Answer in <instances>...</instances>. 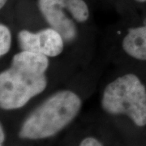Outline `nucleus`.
Segmentation results:
<instances>
[{
	"mask_svg": "<svg viewBox=\"0 0 146 146\" xmlns=\"http://www.w3.org/2000/svg\"><path fill=\"white\" fill-rule=\"evenodd\" d=\"M80 146H102L99 141L94 137H87L84 139L80 144Z\"/></svg>",
	"mask_w": 146,
	"mask_h": 146,
	"instance_id": "nucleus-8",
	"label": "nucleus"
},
{
	"mask_svg": "<svg viewBox=\"0 0 146 146\" xmlns=\"http://www.w3.org/2000/svg\"><path fill=\"white\" fill-rule=\"evenodd\" d=\"M122 48L130 57L146 60V25L128 29L122 40Z\"/></svg>",
	"mask_w": 146,
	"mask_h": 146,
	"instance_id": "nucleus-6",
	"label": "nucleus"
},
{
	"mask_svg": "<svg viewBox=\"0 0 146 146\" xmlns=\"http://www.w3.org/2000/svg\"><path fill=\"white\" fill-rule=\"evenodd\" d=\"M101 104L109 114L127 115L136 125H146L145 86L133 73L110 82L103 90Z\"/></svg>",
	"mask_w": 146,
	"mask_h": 146,
	"instance_id": "nucleus-3",
	"label": "nucleus"
},
{
	"mask_svg": "<svg viewBox=\"0 0 146 146\" xmlns=\"http://www.w3.org/2000/svg\"><path fill=\"white\" fill-rule=\"evenodd\" d=\"M11 32L5 24L0 25V56H5L10 50L11 46Z\"/></svg>",
	"mask_w": 146,
	"mask_h": 146,
	"instance_id": "nucleus-7",
	"label": "nucleus"
},
{
	"mask_svg": "<svg viewBox=\"0 0 146 146\" xmlns=\"http://www.w3.org/2000/svg\"><path fill=\"white\" fill-rule=\"evenodd\" d=\"M5 140V133H4V130L3 125L0 127V146H3V143L4 142Z\"/></svg>",
	"mask_w": 146,
	"mask_h": 146,
	"instance_id": "nucleus-9",
	"label": "nucleus"
},
{
	"mask_svg": "<svg viewBox=\"0 0 146 146\" xmlns=\"http://www.w3.org/2000/svg\"><path fill=\"white\" fill-rule=\"evenodd\" d=\"M49 57L21 50L10 66L0 73V106L6 110L20 109L46 89Z\"/></svg>",
	"mask_w": 146,
	"mask_h": 146,
	"instance_id": "nucleus-1",
	"label": "nucleus"
},
{
	"mask_svg": "<svg viewBox=\"0 0 146 146\" xmlns=\"http://www.w3.org/2000/svg\"><path fill=\"white\" fill-rule=\"evenodd\" d=\"M36 6L48 25L58 32L65 42H74L78 36L76 22L69 11V0H36Z\"/></svg>",
	"mask_w": 146,
	"mask_h": 146,
	"instance_id": "nucleus-4",
	"label": "nucleus"
},
{
	"mask_svg": "<svg viewBox=\"0 0 146 146\" xmlns=\"http://www.w3.org/2000/svg\"><path fill=\"white\" fill-rule=\"evenodd\" d=\"M17 41L21 50L42 54L49 58L61 54L65 43L61 34L50 27L37 32L23 29L18 33Z\"/></svg>",
	"mask_w": 146,
	"mask_h": 146,
	"instance_id": "nucleus-5",
	"label": "nucleus"
},
{
	"mask_svg": "<svg viewBox=\"0 0 146 146\" xmlns=\"http://www.w3.org/2000/svg\"><path fill=\"white\" fill-rule=\"evenodd\" d=\"M77 94L62 89L51 94L28 116L21 126L22 139L40 140L54 136L72 121L80 110Z\"/></svg>",
	"mask_w": 146,
	"mask_h": 146,
	"instance_id": "nucleus-2",
	"label": "nucleus"
},
{
	"mask_svg": "<svg viewBox=\"0 0 146 146\" xmlns=\"http://www.w3.org/2000/svg\"><path fill=\"white\" fill-rule=\"evenodd\" d=\"M135 2H137V3H146V0H134Z\"/></svg>",
	"mask_w": 146,
	"mask_h": 146,
	"instance_id": "nucleus-11",
	"label": "nucleus"
},
{
	"mask_svg": "<svg viewBox=\"0 0 146 146\" xmlns=\"http://www.w3.org/2000/svg\"><path fill=\"white\" fill-rule=\"evenodd\" d=\"M9 0H0V8L3 9L6 7V5L7 4Z\"/></svg>",
	"mask_w": 146,
	"mask_h": 146,
	"instance_id": "nucleus-10",
	"label": "nucleus"
}]
</instances>
